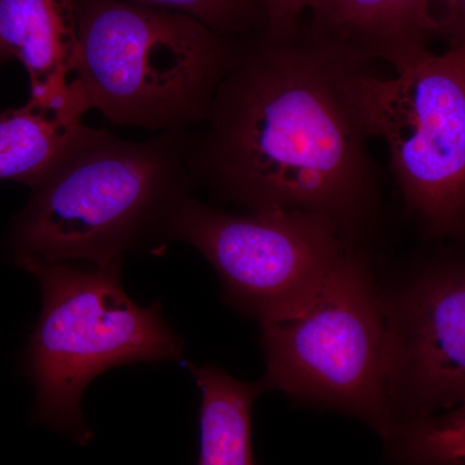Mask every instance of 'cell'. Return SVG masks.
Segmentation results:
<instances>
[{
    "mask_svg": "<svg viewBox=\"0 0 465 465\" xmlns=\"http://www.w3.org/2000/svg\"><path fill=\"white\" fill-rule=\"evenodd\" d=\"M366 64L312 34L264 33L243 48L195 134L194 185L251 213L327 217L349 240L375 201L371 136L357 96Z\"/></svg>",
    "mask_w": 465,
    "mask_h": 465,
    "instance_id": "6da1fadb",
    "label": "cell"
},
{
    "mask_svg": "<svg viewBox=\"0 0 465 465\" xmlns=\"http://www.w3.org/2000/svg\"><path fill=\"white\" fill-rule=\"evenodd\" d=\"M192 128L127 142L87 127L9 229L14 260L106 265L163 253L177 210L195 188Z\"/></svg>",
    "mask_w": 465,
    "mask_h": 465,
    "instance_id": "7a4b0ae2",
    "label": "cell"
},
{
    "mask_svg": "<svg viewBox=\"0 0 465 465\" xmlns=\"http://www.w3.org/2000/svg\"><path fill=\"white\" fill-rule=\"evenodd\" d=\"M14 262L42 291V313L25 354L35 388L34 420L88 445L94 432L82 397L90 382L113 367L183 361L185 341L164 320L161 302L142 307L125 292L124 259L106 265Z\"/></svg>",
    "mask_w": 465,
    "mask_h": 465,
    "instance_id": "3957f363",
    "label": "cell"
},
{
    "mask_svg": "<svg viewBox=\"0 0 465 465\" xmlns=\"http://www.w3.org/2000/svg\"><path fill=\"white\" fill-rule=\"evenodd\" d=\"M75 78L110 124L149 131L206 124L243 48L186 15L125 0H76Z\"/></svg>",
    "mask_w": 465,
    "mask_h": 465,
    "instance_id": "277c9868",
    "label": "cell"
},
{
    "mask_svg": "<svg viewBox=\"0 0 465 465\" xmlns=\"http://www.w3.org/2000/svg\"><path fill=\"white\" fill-rule=\"evenodd\" d=\"M260 324L265 391L356 416L388 436L384 300L361 253L348 250L295 314Z\"/></svg>",
    "mask_w": 465,
    "mask_h": 465,
    "instance_id": "5b68a950",
    "label": "cell"
},
{
    "mask_svg": "<svg viewBox=\"0 0 465 465\" xmlns=\"http://www.w3.org/2000/svg\"><path fill=\"white\" fill-rule=\"evenodd\" d=\"M357 96L390 150L407 208L434 235H465V45L421 52L391 78L365 67Z\"/></svg>",
    "mask_w": 465,
    "mask_h": 465,
    "instance_id": "8992f818",
    "label": "cell"
},
{
    "mask_svg": "<svg viewBox=\"0 0 465 465\" xmlns=\"http://www.w3.org/2000/svg\"><path fill=\"white\" fill-rule=\"evenodd\" d=\"M168 238L200 251L228 304L260 323L299 312L351 249L341 229L316 213H232L193 197L177 210Z\"/></svg>",
    "mask_w": 465,
    "mask_h": 465,
    "instance_id": "52a82bcc",
    "label": "cell"
},
{
    "mask_svg": "<svg viewBox=\"0 0 465 465\" xmlns=\"http://www.w3.org/2000/svg\"><path fill=\"white\" fill-rule=\"evenodd\" d=\"M382 300L391 430L464 402L465 265L427 272Z\"/></svg>",
    "mask_w": 465,
    "mask_h": 465,
    "instance_id": "ba28073f",
    "label": "cell"
},
{
    "mask_svg": "<svg viewBox=\"0 0 465 465\" xmlns=\"http://www.w3.org/2000/svg\"><path fill=\"white\" fill-rule=\"evenodd\" d=\"M430 0H313L312 35L402 69L428 50Z\"/></svg>",
    "mask_w": 465,
    "mask_h": 465,
    "instance_id": "9c48e42d",
    "label": "cell"
},
{
    "mask_svg": "<svg viewBox=\"0 0 465 465\" xmlns=\"http://www.w3.org/2000/svg\"><path fill=\"white\" fill-rule=\"evenodd\" d=\"M0 51L25 67L30 96L65 91L79 61L76 0H0Z\"/></svg>",
    "mask_w": 465,
    "mask_h": 465,
    "instance_id": "30bf717a",
    "label": "cell"
},
{
    "mask_svg": "<svg viewBox=\"0 0 465 465\" xmlns=\"http://www.w3.org/2000/svg\"><path fill=\"white\" fill-rule=\"evenodd\" d=\"M91 110L81 82L50 97H29L25 105L0 114V180L35 188L87 130Z\"/></svg>",
    "mask_w": 465,
    "mask_h": 465,
    "instance_id": "8fae6325",
    "label": "cell"
},
{
    "mask_svg": "<svg viewBox=\"0 0 465 465\" xmlns=\"http://www.w3.org/2000/svg\"><path fill=\"white\" fill-rule=\"evenodd\" d=\"M201 391L198 465H256L251 443V411L264 391L262 381L244 382L215 366L188 363Z\"/></svg>",
    "mask_w": 465,
    "mask_h": 465,
    "instance_id": "7c38bea8",
    "label": "cell"
},
{
    "mask_svg": "<svg viewBox=\"0 0 465 465\" xmlns=\"http://www.w3.org/2000/svg\"><path fill=\"white\" fill-rule=\"evenodd\" d=\"M384 440L399 465H465V401L396 425Z\"/></svg>",
    "mask_w": 465,
    "mask_h": 465,
    "instance_id": "4fadbf2b",
    "label": "cell"
},
{
    "mask_svg": "<svg viewBox=\"0 0 465 465\" xmlns=\"http://www.w3.org/2000/svg\"><path fill=\"white\" fill-rule=\"evenodd\" d=\"M186 15L219 35L246 32L262 17L253 0H125Z\"/></svg>",
    "mask_w": 465,
    "mask_h": 465,
    "instance_id": "5bb4252c",
    "label": "cell"
},
{
    "mask_svg": "<svg viewBox=\"0 0 465 465\" xmlns=\"http://www.w3.org/2000/svg\"><path fill=\"white\" fill-rule=\"evenodd\" d=\"M264 17L265 34L291 36L299 33L298 20L313 0H253Z\"/></svg>",
    "mask_w": 465,
    "mask_h": 465,
    "instance_id": "9a60e30c",
    "label": "cell"
},
{
    "mask_svg": "<svg viewBox=\"0 0 465 465\" xmlns=\"http://www.w3.org/2000/svg\"><path fill=\"white\" fill-rule=\"evenodd\" d=\"M430 16L434 36L449 47L465 45V0H430Z\"/></svg>",
    "mask_w": 465,
    "mask_h": 465,
    "instance_id": "2e32d148",
    "label": "cell"
},
{
    "mask_svg": "<svg viewBox=\"0 0 465 465\" xmlns=\"http://www.w3.org/2000/svg\"><path fill=\"white\" fill-rule=\"evenodd\" d=\"M8 60L7 56H5V54H3L2 51H0V63H3V61Z\"/></svg>",
    "mask_w": 465,
    "mask_h": 465,
    "instance_id": "e0dca14e",
    "label": "cell"
}]
</instances>
